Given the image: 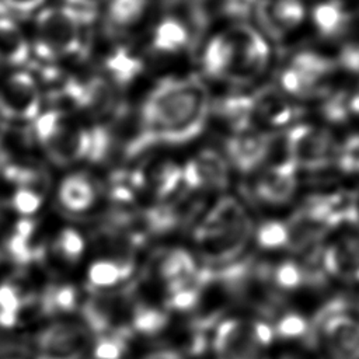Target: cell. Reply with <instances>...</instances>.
I'll return each instance as SVG.
<instances>
[{"label": "cell", "instance_id": "obj_21", "mask_svg": "<svg viewBox=\"0 0 359 359\" xmlns=\"http://www.w3.org/2000/svg\"><path fill=\"white\" fill-rule=\"evenodd\" d=\"M32 59L31 39L10 15H0V66L24 69Z\"/></svg>", "mask_w": 359, "mask_h": 359}, {"label": "cell", "instance_id": "obj_34", "mask_svg": "<svg viewBox=\"0 0 359 359\" xmlns=\"http://www.w3.org/2000/svg\"><path fill=\"white\" fill-rule=\"evenodd\" d=\"M52 250L63 262L74 264L81 258L86 250V240L79 230L65 227L53 238Z\"/></svg>", "mask_w": 359, "mask_h": 359}, {"label": "cell", "instance_id": "obj_16", "mask_svg": "<svg viewBox=\"0 0 359 359\" xmlns=\"http://www.w3.org/2000/svg\"><path fill=\"white\" fill-rule=\"evenodd\" d=\"M297 189V168L286 158L265 167L254 182L255 198L269 206L287 203Z\"/></svg>", "mask_w": 359, "mask_h": 359}, {"label": "cell", "instance_id": "obj_41", "mask_svg": "<svg viewBox=\"0 0 359 359\" xmlns=\"http://www.w3.org/2000/svg\"><path fill=\"white\" fill-rule=\"evenodd\" d=\"M57 6L84 28L93 24L100 15V6L97 0H60Z\"/></svg>", "mask_w": 359, "mask_h": 359}, {"label": "cell", "instance_id": "obj_7", "mask_svg": "<svg viewBox=\"0 0 359 359\" xmlns=\"http://www.w3.org/2000/svg\"><path fill=\"white\" fill-rule=\"evenodd\" d=\"M273 330L261 320L226 318L217 324L212 346L216 359H262L272 342Z\"/></svg>", "mask_w": 359, "mask_h": 359}, {"label": "cell", "instance_id": "obj_3", "mask_svg": "<svg viewBox=\"0 0 359 359\" xmlns=\"http://www.w3.org/2000/svg\"><path fill=\"white\" fill-rule=\"evenodd\" d=\"M254 223L245 206L236 196L219 198L194 229V243L208 268L230 265L244 254Z\"/></svg>", "mask_w": 359, "mask_h": 359}, {"label": "cell", "instance_id": "obj_13", "mask_svg": "<svg viewBox=\"0 0 359 359\" xmlns=\"http://www.w3.org/2000/svg\"><path fill=\"white\" fill-rule=\"evenodd\" d=\"M185 189L191 194L224 191L230 182V165L215 149H202L181 165Z\"/></svg>", "mask_w": 359, "mask_h": 359}, {"label": "cell", "instance_id": "obj_49", "mask_svg": "<svg viewBox=\"0 0 359 359\" xmlns=\"http://www.w3.org/2000/svg\"><path fill=\"white\" fill-rule=\"evenodd\" d=\"M3 212H4V205H3V201L0 199V220L3 217Z\"/></svg>", "mask_w": 359, "mask_h": 359}, {"label": "cell", "instance_id": "obj_45", "mask_svg": "<svg viewBox=\"0 0 359 359\" xmlns=\"http://www.w3.org/2000/svg\"><path fill=\"white\" fill-rule=\"evenodd\" d=\"M337 63L348 72L359 73V42L345 45L338 55Z\"/></svg>", "mask_w": 359, "mask_h": 359}, {"label": "cell", "instance_id": "obj_50", "mask_svg": "<svg viewBox=\"0 0 359 359\" xmlns=\"http://www.w3.org/2000/svg\"><path fill=\"white\" fill-rule=\"evenodd\" d=\"M8 359H17V358H8Z\"/></svg>", "mask_w": 359, "mask_h": 359}, {"label": "cell", "instance_id": "obj_36", "mask_svg": "<svg viewBox=\"0 0 359 359\" xmlns=\"http://www.w3.org/2000/svg\"><path fill=\"white\" fill-rule=\"evenodd\" d=\"M129 332H107L97 335L91 344V355L94 359H122L129 348Z\"/></svg>", "mask_w": 359, "mask_h": 359}, {"label": "cell", "instance_id": "obj_46", "mask_svg": "<svg viewBox=\"0 0 359 359\" xmlns=\"http://www.w3.org/2000/svg\"><path fill=\"white\" fill-rule=\"evenodd\" d=\"M346 222L359 230V185L348 194Z\"/></svg>", "mask_w": 359, "mask_h": 359}, {"label": "cell", "instance_id": "obj_22", "mask_svg": "<svg viewBox=\"0 0 359 359\" xmlns=\"http://www.w3.org/2000/svg\"><path fill=\"white\" fill-rule=\"evenodd\" d=\"M135 271V259L129 252H118L114 257L98 258L87 271L88 285L95 292L112 290L128 280Z\"/></svg>", "mask_w": 359, "mask_h": 359}, {"label": "cell", "instance_id": "obj_10", "mask_svg": "<svg viewBox=\"0 0 359 359\" xmlns=\"http://www.w3.org/2000/svg\"><path fill=\"white\" fill-rule=\"evenodd\" d=\"M135 302L128 289L94 292L81 304V323L95 335L118 331L130 334L129 321Z\"/></svg>", "mask_w": 359, "mask_h": 359}, {"label": "cell", "instance_id": "obj_38", "mask_svg": "<svg viewBox=\"0 0 359 359\" xmlns=\"http://www.w3.org/2000/svg\"><path fill=\"white\" fill-rule=\"evenodd\" d=\"M257 244L264 250H280L287 248L289 237L285 220H266L254 230Z\"/></svg>", "mask_w": 359, "mask_h": 359}, {"label": "cell", "instance_id": "obj_6", "mask_svg": "<svg viewBox=\"0 0 359 359\" xmlns=\"http://www.w3.org/2000/svg\"><path fill=\"white\" fill-rule=\"evenodd\" d=\"M310 345H321L331 359H359V317L344 299L324 304L310 324Z\"/></svg>", "mask_w": 359, "mask_h": 359}, {"label": "cell", "instance_id": "obj_51", "mask_svg": "<svg viewBox=\"0 0 359 359\" xmlns=\"http://www.w3.org/2000/svg\"><path fill=\"white\" fill-rule=\"evenodd\" d=\"M0 119H1V116H0Z\"/></svg>", "mask_w": 359, "mask_h": 359}, {"label": "cell", "instance_id": "obj_29", "mask_svg": "<svg viewBox=\"0 0 359 359\" xmlns=\"http://www.w3.org/2000/svg\"><path fill=\"white\" fill-rule=\"evenodd\" d=\"M149 7V0H105L102 8L104 25L108 31L121 34L139 24Z\"/></svg>", "mask_w": 359, "mask_h": 359}, {"label": "cell", "instance_id": "obj_39", "mask_svg": "<svg viewBox=\"0 0 359 359\" xmlns=\"http://www.w3.org/2000/svg\"><path fill=\"white\" fill-rule=\"evenodd\" d=\"M349 95L344 91L339 93H328L321 98V114L323 116L332 123H342L348 121L352 115L349 107Z\"/></svg>", "mask_w": 359, "mask_h": 359}, {"label": "cell", "instance_id": "obj_9", "mask_svg": "<svg viewBox=\"0 0 359 359\" xmlns=\"http://www.w3.org/2000/svg\"><path fill=\"white\" fill-rule=\"evenodd\" d=\"M42 87L25 69L11 70L0 80V116L13 123H32L43 111Z\"/></svg>", "mask_w": 359, "mask_h": 359}, {"label": "cell", "instance_id": "obj_5", "mask_svg": "<svg viewBox=\"0 0 359 359\" xmlns=\"http://www.w3.org/2000/svg\"><path fill=\"white\" fill-rule=\"evenodd\" d=\"M32 57L38 62L56 63L77 56L84 49V27L62 7H43L34 17Z\"/></svg>", "mask_w": 359, "mask_h": 359}, {"label": "cell", "instance_id": "obj_40", "mask_svg": "<svg viewBox=\"0 0 359 359\" xmlns=\"http://www.w3.org/2000/svg\"><path fill=\"white\" fill-rule=\"evenodd\" d=\"M342 172H359V133L348 136L342 143H338L335 163Z\"/></svg>", "mask_w": 359, "mask_h": 359}, {"label": "cell", "instance_id": "obj_44", "mask_svg": "<svg viewBox=\"0 0 359 359\" xmlns=\"http://www.w3.org/2000/svg\"><path fill=\"white\" fill-rule=\"evenodd\" d=\"M46 0H0L4 11L15 18H27L36 15L43 7Z\"/></svg>", "mask_w": 359, "mask_h": 359}, {"label": "cell", "instance_id": "obj_15", "mask_svg": "<svg viewBox=\"0 0 359 359\" xmlns=\"http://www.w3.org/2000/svg\"><path fill=\"white\" fill-rule=\"evenodd\" d=\"M304 15L302 0H259L252 17L264 36L282 41L303 22Z\"/></svg>", "mask_w": 359, "mask_h": 359}, {"label": "cell", "instance_id": "obj_12", "mask_svg": "<svg viewBox=\"0 0 359 359\" xmlns=\"http://www.w3.org/2000/svg\"><path fill=\"white\" fill-rule=\"evenodd\" d=\"M81 321L56 320L35 337L36 359H83L93 338Z\"/></svg>", "mask_w": 359, "mask_h": 359}, {"label": "cell", "instance_id": "obj_1", "mask_svg": "<svg viewBox=\"0 0 359 359\" xmlns=\"http://www.w3.org/2000/svg\"><path fill=\"white\" fill-rule=\"evenodd\" d=\"M210 112L209 90L199 76L161 79L142 102L136 132L125 146L126 157L195 140L205 130Z\"/></svg>", "mask_w": 359, "mask_h": 359}, {"label": "cell", "instance_id": "obj_37", "mask_svg": "<svg viewBox=\"0 0 359 359\" xmlns=\"http://www.w3.org/2000/svg\"><path fill=\"white\" fill-rule=\"evenodd\" d=\"M45 189L34 187H17L13 189L10 205L21 217H32L43 205Z\"/></svg>", "mask_w": 359, "mask_h": 359}, {"label": "cell", "instance_id": "obj_2", "mask_svg": "<svg viewBox=\"0 0 359 359\" xmlns=\"http://www.w3.org/2000/svg\"><path fill=\"white\" fill-rule=\"evenodd\" d=\"M31 133L45 156L59 167L98 163L109 154L114 143L109 125H84L56 108L42 111L31 123Z\"/></svg>", "mask_w": 359, "mask_h": 359}, {"label": "cell", "instance_id": "obj_42", "mask_svg": "<svg viewBox=\"0 0 359 359\" xmlns=\"http://www.w3.org/2000/svg\"><path fill=\"white\" fill-rule=\"evenodd\" d=\"M273 334L283 339H296L307 337L310 324L307 320L297 313H286L280 316L275 324Z\"/></svg>", "mask_w": 359, "mask_h": 359}, {"label": "cell", "instance_id": "obj_26", "mask_svg": "<svg viewBox=\"0 0 359 359\" xmlns=\"http://www.w3.org/2000/svg\"><path fill=\"white\" fill-rule=\"evenodd\" d=\"M43 247L36 241V224L31 217H21L6 241V251L10 259L17 264H29L39 259Z\"/></svg>", "mask_w": 359, "mask_h": 359}, {"label": "cell", "instance_id": "obj_20", "mask_svg": "<svg viewBox=\"0 0 359 359\" xmlns=\"http://www.w3.org/2000/svg\"><path fill=\"white\" fill-rule=\"evenodd\" d=\"M100 189L97 182L86 172L73 171L59 182L56 198L63 210L81 215L88 212L97 202Z\"/></svg>", "mask_w": 359, "mask_h": 359}, {"label": "cell", "instance_id": "obj_24", "mask_svg": "<svg viewBox=\"0 0 359 359\" xmlns=\"http://www.w3.org/2000/svg\"><path fill=\"white\" fill-rule=\"evenodd\" d=\"M143 69L142 56L135 53L129 46L119 45L105 56L101 74L118 90H122L132 84L142 74Z\"/></svg>", "mask_w": 359, "mask_h": 359}, {"label": "cell", "instance_id": "obj_17", "mask_svg": "<svg viewBox=\"0 0 359 359\" xmlns=\"http://www.w3.org/2000/svg\"><path fill=\"white\" fill-rule=\"evenodd\" d=\"M250 95L254 122L268 128H280L293 121L294 107L279 87L264 84L250 93Z\"/></svg>", "mask_w": 359, "mask_h": 359}, {"label": "cell", "instance_id": "obj_47", "mask_svg": "<svg viewBox=\"0 0 359 359\" xmlns=\"http://www.w3.org/2000/svg\"><path fill=\"white\" fill-rule=\"evenodd\" d=\"M164 1L170 7H178V6L187 7L188 11L203 8V3H205V0H164Z\"/></svg>", "mask_w": 359, "mask_h": 359}, {"label": "cell", "instance_id": "obj_28", "mask_svg": "<svg viewBox=\"0 0 359 359\" xmlns=\"http://www.w3.org/2000/svg\"><path fill=\"white\" fill-rule=\"evenodd\" d=\"M199 268L195 257L185 248L177 247L167 250L158 259L157 272L165 289L189 280L198 273Z\"/></svg>", "mask_w": 359, "mask_h": 359}, {"label": "cell", "instance_id": "obj_18", "mask_svg": "<svg viewBox=\"0 0 359 359\" xmlns=\"http://www.w3.org/2000/svg\"><path fill=\"white\" fill-rule=\"evenodd\" d=\"M321 266L325 275L342 282H359V238L341 237L321 250Z\"/></svg>", "mask_w": 359, "mask_h": 359}, {"label": "cell", "instance_id": "obj_48", "mask_svg": "<svg viewBox=\"0 0 359 359\" xmlns=\"http://www.w3.org/2000/svg\"><path fill=\"white\" fill-rule=\"evenodd\" d=\"M349 107L352 115H359V84L355 91L349 95Z\"/></svg>", "mask_w": 359, "mask_h": 359}, {"label": "cell", "instance_id": "obj_14", "mask_svg": "<svg viewBox=\"0 0 359 359\" xmlns=\"http://www.w3.org/2000/svg\"><path fill=\"white\" fill-rule=\"evenodd\" d=\"M271 147V136L255 128L231 132L224 142L229 165L241 174H250L258 170L266 160Z\"/></svg>", "mask_w": 359, "mask_h": 359}, {"label": "cell", "instance_id": "obj_23", "mask_svg": "<svg viewBox=\"0 0 359 359\" xmlns=\"http://www.w3.org/2000/svg\"><path fill=\"white\" fill-rule=\"evenodd\" d=\"M234 43L230 29L213 35L203 46L201 66L203 73L215 80L229 81L233 69Z\"/></svg>", "mask_w": 359, "mask_h": 359}, {"label": "cell", "instance_id": "obj_35", "mask_svg": "<svg viewBox=\"0 0 359 359\" xmlns=\"http://www.w3.org/2000/svg\"><path fill=\"white\" fill-rule=\"evenodd\" d=\"M271 276L279 292H290L302 287L303 285H309L304 266L292 259H285L273 266L271 269Z\"/></svg>", "mask_w": 359, "mask_h": 359}, {"label": "cell", "instance_id": "obj_27", "mask_svg": "<svg viewBox=\"0 0 359 359\" xmlns=\"http://www.w3.org/2000/svg\"><path fill=\"white\" fill-rule=\"evenodd\" d=\"M212 112L226 122L233 132L255 128L250 94L238 91L226 94L212 102Z\"/></svg>", "mask_w": 359, "mask_h": 359}, {"label": "cell", "instance_id": "obj_4", "mask_svg": "<svg viewBox=\"0 0 359 359\" xmlns=\"http://www.w3.org/2000/svg\"><path fill=\"white\" fill-rule=\"evenodd\" d=\"M348 194L331 192L307 196L285 220L287 227V250L311 252L324 237L346 222Z\"/></svg>", "mask_w": 359, "mask_h": 359}, {"label": "cell", "instance_id": "obj_19", "mask_svg": "<svg viewBox=\"0 0 359 359\" xmlns=\"http://www.w3.org/2000/svg\"><path fill=\"white\" fill-rule=\"evenodd\" d=\"M196 43V36L189 22L178 15L163 17L153 28L150 48L160 56H174Z\"/></svg>", "mask_w": 359, "mask_h": 359}, {"label": "cell", "instance_id": "obj_25", "mask_svg": "<svg viewBox=\"0 0 359 359\" xmlns=\"http://www.w3.org/2000/svg\"><path fill=\"white\" fill-rule=\"evenodd\" d=\"M311 20L317 32L327 39L344 36L352 25V14L341 0H323L314 4Z\"/></svg>", "mask_w": 359, "mask_h": 359}, {"label": "cell", "instance_id": "obj_8", "mask_svg": "<svg viewBox=\"0 0 359 359\" xmlns=\"http://www.w3.org/2000/svg\"><path fill=\"white\" fill-rule=\"evenodd\" d=\"M287 160L299 170L318 171L335 163L338 143L324 126L300 123L292 126L285 137Z\"/></svg>", "mask_w": 359, "mask_h": 359}, {"label": "cell", "instance_id": "obj_32", "mask_svg": "<svg viewBox=\"0 0 359 359\" xmlns=\"http://www.w3.org/2000/svg\"><path fill=\"white\" fill-rule=\"evenodd\" d=\"M287 65L320 83H324L338 66V63L331 57L314 50L297 52L290 57Z\"/></svg>", "mask_w": 359, "mask_h": 359}, {"label": "cell", "instance_id": "obj_33", "mask_svg": "<svg viewBox=\"0 0 359 359\" xmlns=\"http://www.w3.org/2000/svg\"><path fill=\"white\" fill-rule=\"evenodd\" d=\"M27 306V297L22 294L20 287L13 282L0 283V327H14L24 309Z\"/></svg>", "mask_w": 359, "mask_h": 359}, {"label": "cell", "instance_id": "obj_11", "mask_svg": "<svg viewBox=\"0 0 359 359\" xmlns=\"http://www.w3.org/2000/svg\"><path fill=\"white\" fill-rule=\"evenodd\" d=\"M233 36V69L229 81L245 86L258 79L268 67L271 50L265 36L248 22L229 28Z\"/></svg>", "mask_w": 359, "mask_h": 359}, {"label": "cell", "instance_id": "obj_31", "mask_svg": "<svg viewBox=\"0 0 359 359\" xmlns=\"http://www.w3.org/2000/svg\"><path fill=\"white\" fill-rule=\"evenodd\" d=\"M79 302L77 290L69 283L49 285L39 296L38 306L43 316H66L76 310Z\"/></svg>", "mask_w": 359, "mask_h": 359}, {"label": "cell", "instance_id": "obj_30", "mask_svg": "<svg viewBox=\"0 0 359 359\" xmlns=\"http://www.w3.org/2000/svg\"><path fill=\"white\" fill-rule=\"evenodd\" d=\"M287 97L310 100V98H323L328 91L324 87V83H320L307 74L299 72L297 69L286 65L279 73V86Z\"/></svg>", "mask_w": 359, "mask_h": 359}, {"label": "cell", "instance_id": "obj_43", "mask_svg": "<svg viewBox=\"0 0 359 359\" xmlns=\"http://www.w3.org/2000/svg\"><path fill=\"white\" fill-rule=\"evenodd\" d=\"M259 0H220V13L234 24L247 22L257 8Z\"/></svg>", "mask_w": 359, "mask_h": 359}]
</instances>
